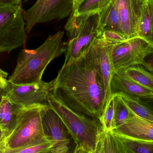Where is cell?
<instances>
[{
  "label": "cell",
  "mask_w": 153,
  "mask_h": 153,
  "mask_svg": "<svg viewBox=\"0 0 153 153\" xmlns=\"http://www.w3.org/2000/svg\"><path fill=\"white\" fill-rule=\"evenodd\" d=\"M126 105L137 117L153 122V111L137 100L119 93Z\"/></svg>",
  "instance_id": "cell-22"
},
{
  "label": "cell",
  "mask_w": 153,
  "mask_h": 153,
  "mask_svg": "<svg viewBox=\"0 0 153 153\" xmlns=\"http://www.w3.org/2000/svg\"><path fill=\"white\" fill-rule=\"evenodd\" d=\"M100 36L105 42L110 45H115L127 39L121 33L110 30L102 31Z\"/></svg>",
  "instance_id": "cell-26"
},
{
  "label": "cell",
  "mask_w": 153,
  "mask_h": 153,
  "mask_svg": "<svg viewBox=\"0 0 153 153\" xmlns=\"http://www.w3.org/2000/svg\"><path fill=\"white\" fill-rule=\"evenodd\" d=\"M27 37L21 4L0 0V53L22 46Z\"/></svg>",
  "instance_id": "cell-5"
},
{
  "label": "cell",
  "mask_w": 153,
  "mask_h": 153,
  "mask_svg": "<svg viewBox=\"0 0 153 153\" xmlns=\"http://www.w3.org/2000/svg\"><path fill=\"white\" fill-rule=\"evenodd\" d=\"M7 137V134L0 128V143L5 141Z\"/></svg>",
  "instance_id": "cell-31"
},
{
  "label": "cell",
  "mask_w": 153,
  "mask_h": 153,
  "mask_svg": "<svg viewBox=\"0 0 153 153\" xmlns=\"http://www.w3.org/2000/svg\"><path fill=\"white\" fill-rule=\"evenodd\" d=\"M137 34L153 46V0L143 1Z\"/></svg>",
  "instance_id": "cell-16"
},
{
  "label": "cell",
  "mask_w": 153,
  "mask_h": 153,
  "mask_svg": "<svg viewBox=\"0 0 153 153\" xmlns=\"http://www.w3.org/2000/svg\"><path fill=\"white\" fill-rule=\"evenodd\" d=\"M123 70L135 82L153 92V74L142 65H133Z\"/></svg>",
  "instance_id": "cell-18"
},
{
  "label": "cell",
  "mask_w": 153,
  "mask_h": 153,
  "mask_svg": "<svg viewBox=\"0 0 153 153\" xmlns=\"http://www.w3.org/2000/svg\"><path fill=\"white\" fill-rule=\"evenodd\" d=\"M6 148L5 140L0 143V153H4Z\"/></svg>",
  "instance_id": "cell-33"
},
{
  "label": "cell",
  "mask_w": 153,
  "mask_h": 153,
  "mask_svg": "<svg viewBox=\"0 0 153 153\" xmlns=\"http://www.w3.org/2000/svg\"><path fill=\"white\" fill-rule=\"evenodd\" d=\"M97 39L78 58L64 63L53 80L52 91L74 111L100 121L105 92L98 64Z\"/></svg>",
  "instance_id": "cell-1"
},
{
  "label": "cell",
  "mask_w": 153,
  "mask_h": 153,
  "mask_svg": "<svg viewBox=\"0 0 153 153\" xmlns=\"http://www.w3.org/2000/svg\"><path fill=\"white\" fill-rule=\"evenodd\" d=\"M92 152H89L83 147L78 145H76L74 151L73 153H91Z\"/></svg>",
  "instance_id": "cell-30"
},
{
  "label": "cell",
  "mask_w": 153,
  "mask_h": 153,
  "mask_svg": "<svg viewBox=\"0 0 153 153\" xmlns=\"http://www.w3.org/2000/svg\"><path fill=\"white\" fill-rule=\"evenodd\" d=\"M112 97L114 100L115 123L117 128L124 124L129 117L135 115L126 105L119 93L112 94Z\"/></svg>",
  "instance_id": "cell-23"
},
{
  "label": "cell",
  "mask_w": 153,
  "mask_h": 153,
  "mask_svg": "<svg viewBox=\"0 0 153 153\" xmlns=\"http://www.w3.org/2000/svg\"><path fill=\"white\" fill-rule=\"evenodd\" d=\"M112 95L117 93L125 94L137 100L138 98L153 96V92L141 86L128 76L123 70L114 72L111 82Z\"/></svg>",
  "instance_id": "cell-13"
},
{
  "label": "cell",
  "mask_w": 153,
  "mask_h": 153,
  "mask_svg": "<svg viewBox=\"0 0 153 153\" xmlns=\"http://www.w3.org/2000/svg\"><path fill=\"white\" fill-rule=\"evenodd\" d=\"M3 94V87H0V101L1 99Z\"/></svg>",
  "instance_id": "cell-36"
},
{
  "label": "cell",
  "mask_w": 153,
  "mask_h": 153,
  "mask_svg": "<svg viewBox=\"0 0 153 153\" xmlns=\"http://www.w3.org/2000/svg\"><path fill=\"white\" fill-rule=\"evenodd\" d=\"M141 65L153 74V46H151L150 50L143 59Z\"/></svg>",
  "instance_id": "cell-27"
},
{
  "label": "cell",
  "mask_w": 153,
  "mask_h": 153,
  "mask_svg": "<svg viewBox=\"0 0 153 153\" xmlns=\"http://www.w3.org/2000/svg\"><path fill=\"white\" fill-rule=\"evenodd\" d=\"M107 44L115 71L141 64L151 47L145 40L138 36L114 45Z\"/></svg>",
  "instance_id": "cell-9"
},
{
  "label": "cell",
  "mask_w": 153,
  "mask_h": 153,
  "mask_svg": "<svg viewBox=\"0 0 153 153\" xmlns=\"http://www.w3.org/2000/svg\"><path fill=\"white\" fill-rule=\"evenodd\" d=\"M13 3L15 4H21L22 0H4Z\"/></svg>",
  "instance_id": "cell-35"
},
{
  "label": "cell",
  "mask_w": 153,
  "mask_h": 153,
  "mask_svg": "<svg viewBox=\"0 0 153 153\" xmlns=\"http://www.w3.org/2000/svg\"><path fill=\"white\" fill-rule=\"evenodd\" d=\"M41 116L45 133L56 143L55 146H69L70 140L66 134L69 133L64 124L48 104L42 108Z\"/></svg>",
  "instance_id": "cell-11"
},
{
  "label": "cell",
  "mask_w": 153,
  "mask_h": 153,
  "mask_svg": "<svg viewBox=\"0 0 153 153\" xmlns=\"http://www.w3.org/2000/svg\"><path fill=\"white\" fill-rule=\"evenodd\" d=\"M137 100L153 111V96L138 98Z\"/></svg>",
  "instance_id": "cell-28"
},
{
  "label": "cell",
  "mask_w": 153,
  "mask_h": 153,
  "mask_svg": "<svg viewBox=\"0 0 153 153\" xmlns=\"http://www.w3.org/2000/svg\"><path fill=\"white\" fill-rule=\"evenodd\" d=\"M47 102L59 116L76 145L93 152L103 130L100 121L74 111L53 91L49 94Z\"/></svg>",
  "instance_id": "cell-3"
},
{
  "label": "cell",
  "mask_w": 153,
  "mask_h": 153,
  "mask_svg": "<svg viewBox=\"0 0 153 153\" xmlns=\"http://www.w3.org/2000/svg\"><path fill=\"white\" fill-rule=\"evenodd\" d=\"M23 108L4 95L2 96L0 101V128L7 134L8 137L16 127Z\"/></svg>",
  "instance_id": "cell-15"
},
{
  "label": "cell",
  "mask_w": 153,
  "mask_h": 153,
  "mask_svg": "<svg viewBox=\"0 0 153 153\" xmlns=\"http://www.w3.org/2000/svg\"><path fill=\"white\" fill-rule=\"evenodd\" d=\"M84 1V0H74V10L73 12H74L76 10L78 6L81 4V3L83 1Z\"/></svg>",
  "instance_id": "cell-32"
},
{
  "label": "cell",
  "mask_w": 153,
  "mask_h": 153,
  "mask_svg": "<svg viewBox=\"0 0 153 153\" xmlns=\"http://www.w3.org/2000/svg\"><path fill=\"white\" fill-rule=\"evenodd\" d=\"M104 153H131L113 131H103Z\"/></svg>",
  "instance_id": "cell-20"
},
{
  "label": "cell",
  "mask_w": 153,
  "mask_h": 153,
  "mask_svg": "<svg viewBox=\"0 0 153 153\" xmlns=\"http://www.w3.org/2000/svg\"><path fill=\"white\" fill-rule=\"evenodd\" d=\"M45 104L23 108L16 127L5 140L6 148L15 149L39 142L48 136L42 124L41 110Z\"/></svg>",
  "instance_id": "cell-6"
},
{
  "label": "cell",
  "mask_w": 153,
  "mask_h": 153,
  "mask_svg": "<svg viewBox=\"0 0 153 153\" xmlns=\"http://www.w3.org/2000/svg\"><path fill=\"white\" fill-rule=\"evenodd\" d=\"M96 43L99 70L103 80L105 90V107L112 96L111 82L115 71L111 62L107 43L100 36L96 40Z\"/></svg>",
  "instance_id": "cell-14"
},
{
  "label": "cell",
  "mask_w": 153,
  "mask_h": 153,
  "mask_svg": "<svg viewBox=\"0 0 153 153\" xmlns=\"http://www.w3.org/2000/svg\"><path fill=\"white\" fill-rule=\"evenodd\" d=\"M7 76H8V74H7V73L3 71L2 69L0 68V78L6 79Z\"/></svg>",
  "instance_id": "cell-34"
},
{
  "label": "cell",
  "mask_w": 153,
  "mask_h": 153,
  "mask_svg": "<svg viewBox=\"0 0 153 153\" xmlns=\"http://www.w3.org/2000/svg\"><path fill=\"white\" fill-rule=\"evenodd\" d=\"M100 121L104 131L106 132L113 131L116 128L114 100L112 96L105 106Z\"/></svg>",
  "instance_id": "cell-25"
},
{
  "label": "cell",
  "mask_w": 153,
  "mask_h": 153,
  "mask_svg": "<svg viewBox=\"0 0 153 153\" xmlns=\"http://www.w3.org/2000/svg\"><path fill=\"white\" fill-rule=\"evenodd\" d=\"M119 17L121 33L127 39L137 36V30L143 0H113Z\"/></svg>",
  "instance_id": "cell-10"
},
{
  "label": "cell",
  "mask_w": 153,
  "mask_h": 153,
  "mask_svg": "<svg viewBox=\"0 0 153 153\" xmlns=\"http://www.w3.org/2000/svg\"><path fill=\"white\" fill-rule=\"evenodd\" d=\"M117 137L122 141L131 153H153V142L152 141Z\"/></svg>",
  "instance_id": "cell-24"
},
{
  "label": "cell",
  "mask_w": 153,
  "mask_h": 153,
  "mask_svg": "<svg viewBox=\"0 0 153 153\" xmlns=\"http://www.w3.org/2000/svg\"><path fill=\"white\" fill-rule=\"evenodd\" d=\"M53 90V81L27 84H15L7 80L3 87V94L14 103L23 108L38 104H47L49 94Z\"/></svg>",
  "instance_id": "cell-8"
},
{
  "label": "cell",
  "mask_w": 153,
  "mask_h": 153,
  "mask_svg": "<svg viewBox=\"0 0 153 153\" xmlns=\"http://www.w3.org/2000/svg\"><path fill=\"white\" fill-rule=\"evenodd\" d=\"M69 37L66 42L64 64L82 54L100 36L98 13L70 15L65 27Z\"/></svg>",
  "instance_id": "cell-4"
},
{
  "label": "cell",
  "mask_w": 153,
  "mask_h": 153,
  "mask_svg": "<svg viewBox=\"0 0 153 153\" xmlns=\"http://www.w3.org/2000/svg\"><path fill=\"white\" fill-rule=\"evenodd\" d=\"M117 136L153 142V122L136 116L113 130Z\"/></svg>",
  "instance_id": "cell-12"
},
{
  "label": "cell",
  "mask_w": 153,
  "mask_h": 153,
  "mask_svg": "<svg viewBox=\"0 0 153 153\" xmlns=\"http://www.w3.org/2000/svg\"><path fill=\"white\" fill-rule=\"evenodd\" d=\"M64 31L49 35L40 46L34 49H22L17 64L8 81L15 84L39 82L48 65L65 53L66 42H62Z\"/></svg>",
  "instance_id": "cell-2"
},
{
  "label": "cell",
  "mask_w": 153,
  "mask_h": 153,
  "mask_svg": "<svg viewBox=\"0 0 153 153\" xmlns=\"http://www.w3.org/2000/svg\"><path fill=\"white\" fill-rule=\"evenodd\" d=\"M91 153H104L103 143V130L100 135L95 149Z\"/></svg>",
  "instance_id": "cell-29"
},
{
  "label": "cell",
  "mask_w": 153,
  "mask_h": 153,
  "mask_svg": "<svg viewBox=\"0 0 153 153\" xmlns=\"http://www.w3.org/2000/svg\"><path fill=\"white\" fill-rule=\"evenodd\" d=\"M112 0H84L72 13L74 16L98 13L106 8Z\"/></svg>",
  "instance_id": "cell-21"
},
{
  "label": "cell",
  "mask_w": 153,
  "mask_h": 153,
  "mask_svg": "<svg viewBox=\"0 0 153 153\" xmlns=\"http://www.w3.org/2000/svg\"><path fill=\"white\" fill-rule=\"evenodd\" d=\"M56 143L49 137L32 144L15 149L6 148L4 153H49Z\"/></svg>",
  "instance_id": "cell-19"
},
{
  "label": "cell",
  "mask_w": 153,
  "mask_h": 153,
  "mask_svg": "<svg viewBox=\"0 0 153 153\" xmlns=\"http://www.w3.org/2000/svg\"><path fill=\"white\" fill-rule=\"evenodd\" d=\"M98 15L99 28L101 32L110 30L121 33L118 13L113 0Z\"/></svg>",
  "instance_id": "cell-17"
},
{
  "label": "cell",
  "mask_w": 153,
  "mask_h": 153,
  "mask_svg": "<svg viewBox=\"0 0 153 153\" xmlns=\"http://www.w3.org/2000/svg\"><path fill=\"white\" fill-rule=\"evenodd\" d=\"M74 5V0H36L30 8L23 10L26 32L30 33L37 23L70 16Z\"/></svg>",
  "instance_id": "cell-7"
}]
</instances>
